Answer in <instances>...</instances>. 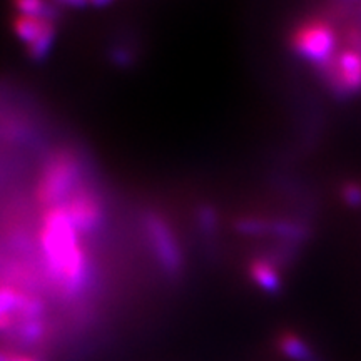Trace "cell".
Listing matches in <instances>:
<instances>
[{
    "label": "cell",
    "mask_w": 361,
    "mask_h": 361,
    "mask_svg": "<svg viewBox=\"0 0 361 361\" xmlns=\"http://www.w3.org/2000/svg\"><path fill=\"white\" fill-rule=\"evenodd\" d=\"M340 37L335 25L326 19H308L293 29L290 35V47L298 57L308 61L316 67L326 62L340 51Z\"/></svg>",
    "instance_id": "4"
},
{
    "label": "cell",
    "mask_w": 361,
    "mask_h": 361,
    "mask_svg": "<svg viewBox=\"0 0 361 361\" xmlns=\"http://www.w3.org/2000/svg\"><path fill=\"white\" fill-rule=\"evenodd\" d=\"M274 343L279 353L290 361H323L308 340L291 329H283Z\"/></svg>",
    "instance_id": "8"
},
{
    "label": "cell",
    "mask_w": 361,
    "mask_h": 361,
    "mask_svg": "<svg viewBox=\"0 0 361 361\" xmlns=\"http://www.w3.org/2000/svg\"><path fill=\"white\" fill-rule=\"evenodd\" d=\"M84 184V166L71 149H57L40 171L35 201L42 209L64 206L67 200Z\"/></svg>",
    "instance_id": "2"
},
{
    "label": "cell",
    "mask_w": 361,
    "mask_h": 361,
    "mask_svg": "<svg viewBox=\"0 0 361 361\" xmlns=\"http://www.w3.org/2000/svg\"><path fill=\"white\" fill-rule=\"evenodd\" d=\"M196 223H197V228H200L202 236H204L206 239H213L219 228L218 211H216L211 204L200 206L196 211Z\"/></svg>",
    "instance_id": "10"
},
{
    "label": "cell",
    "mask_w": 361,
    "mask_h": 361,
    "mask_svg": "<svg viewBox=\"0 0 361 361\" xmlns=\"http://www.w3.org/2000/svg\"><path fill=\"white\" fill-rule=\"evenodd\" d=\"M0 361H42L37 356L20 353V351H13L11 348H0Z\"/></svg>",
    "instance_id": "13"
},
{
    "label": "cell",
    "mask_w": 361,
    "mask_h": 361,
    "mask_svg": "<svg viewBox=\"0 0 361 361\" xmlns=\"http://www.w3.org/2000/svg\"><path fill=\"white\" fill-rule=\"evenodd\" d=\"M141 224L149 250L162 273L171 279L179 278L184 271V256L173 226L164 216L152 209H147L142 214Z\"/></svg>",
    "instance_id": "3"
},
{
    "label": "cell",
    "mask_w": 361,
    "mask_h": 361,
    "mask_svg": "<svg viewBox=\"0 0 361 361\" xmlns=\"http://www.w3.org/2000/svg\"><path fill=\"white\" fill-rule=\"evenodd\" d=\"M340 200L351 209L361 207V180L346 179L340 186Z\"/></svg>",
    "instance_id": "12"
},
{
    "label": "cell",
    "mask_w": 361,
    "mask_h": 361,
    "mask_svg": "<svg viewBox=\"0 0 361 361\" xmlns=\"http://www.w3.org/2000/svg\"><path fill=\"white\" fill-rule=\"evenodd\" d=\"M314 69L333 96L350 97L361 92V52L343 47Z\"/></svg>",
    "instance_id": "5"
},
{
    "label": "cell",
    "mask_w": 361,
    "mask_h": 361,
    "mask_svg": "<svg viewBox=\"0 0 361 361\" xmlns=\"http://www.w3.org/2000/svg\"><path fill=\"white\" fill-rule=\"evenodd\" d=\"M234 228L238 233L247 234V236H266L269 234V219L261 216H245L234 221Z\"/></svg>",
    "instance_id": "11"
},
{
    "label": "cell",
    "mask_w": 361,
    "mask_h": 361,
    "mask_svg": "<svg viewBox=\"0 0 361 361\" xmlns=\"http://www.w3.org/2000/svg\"><path fill=\"white\" fill-rule=\"evenodd\" d=\"M37 238L44 274L54 295L66 303L80 300L94 281V266L66 206L42 209Z\"/></svg>",
    "instance_id": "1"
},
{
    "label": "cell",
    "mask_w": 361,
    "mask_h": 361,
    "mask_svg": "<svg viewBox=\"0 0 361 361\" xmlns=\"http://www.w3.org/2000/svg\"><path fill=\"white\" fill-rule=\"evenodd\" d=\"M64 206L80 236H90L102 228L106 219V204L101 194L89 184L84 183Z\"/></svg>",
    "instance_id": "6"
},
{
    "label": "cell",
    "mask_w": 361,
    "mask_h": 361,
    "mask_svg": "<svg viewBox=\"0 0 361 361\" xmlns=\"http://www.w3.org/2000/svg\"><path fill=\"white\" fill-rule=\"evenodd\" d=\"M12 2L17 16L54 20V6L49 4V0H12Z\"/></svg>",
    "instance_id": "9"
},
{
    "label": "cell",
    "mask_w": 361,
    "mask_h": 361,
    "mask_svg": "<svg viewBox=\"0 0 361 361\" xmlns=\"http://www.w3.org/2000/svg\"><path fill=\"white\" fill-rule=\"evenodd\" d=\"M283 268L268 256H256L247 263V276L261 291L279 295L283 290Z\"/></svg>",
    "instance_id": "7"
}]
</instances>
